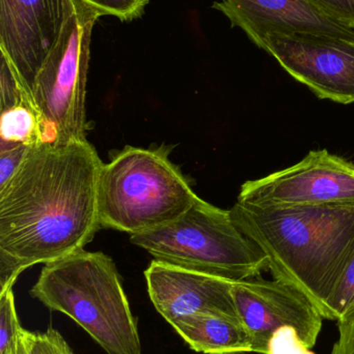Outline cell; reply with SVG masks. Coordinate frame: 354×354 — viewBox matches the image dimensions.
<instances>
[{"instance_id":"6da1fadb","label":"cell","mask_w":354,"mask_h":354,"mask_svg":"<svg viewBox=\"0 0 354 354\" xmlns=\"http://www.w3.org/2000/svg\"><path fill=\"white\" fill-rule=\"evenodd\" d=\"M103 162L89 141L39 143L0 187V292L35 264L85 250L101 226Z\"/></svg>"},{"instance_id":"7a4b0ae2","label":"cell","mask_w":354,"mask_h":354,"mask_svg":"<svg viewBox=\"0 0 354 354\" xmlns=\"http://www.w3.org/2000/svg\"><path fill=\"white\" fill-rule=\"evenodd\" d=\"M236 226L267 256L268 270L311 299L328 303L354 255V205L257 206L237 201Z\"/></svg>"},{"instance_id":"3957f363","label":"cell","mask_w":354,"mask_h":354,"mask_svg":"<svg viewBox=\"0 0 354 354\" xmlns=\"http://www.w3.org/2000/svg\"><path fill=\"white\" fill-rule=\"evenodd\" d=\"M29 293L74 320L106 353L143 354L137 319L106 254L81 250L45 264Z\"/></svg>"},{"instance_id":"277c9868","label":"cell","mask_w":354,"mask_h":354,"mask_svg":"<svg viewBox=\"0 0 354 354\" xmlns=\"http://www.w3.org/2000/svg\"><path fill=\"white\" fill-rule=\"evenodd\" d=\"M168 155L166 147H126L103 164L98 180L101 228L139 234L174 222L195 203L199 196Z\"/></svg>"},{"instance_id":"5b68a950","label":"cell","mask_w":354,"mask_h":354,"mask_svg":"<svg viewBox=\"0 0 354 354\" xmlns=\"http://www.w3.org/2000/svg\"><path fill=\"white\" fill-rule=\"evenodd\" d=\"M130 241L158 261L232 282L268 270L267 256L236 226L230 210L202 198L174 222Z\"/></svg>"},{"instance_id":"8992f818","label":"cell","mask_w":354,"mask_h":354,"mask_svg":"<svg viewBox=\"0 0 354 354\" xmlns=\"http://www.w3.org/2000/svg\"><path fill=\"white\" fill-rule=\"evenodd\" d=\"M99 10L74 0V10L31 86L46 143L85 141L87 71Z\"/></svg>"},{"instance_id":"52a82bcc","label":"cell","mask_w":354,"mask_h":354,"mask_svg":"<svg viewBox=\"0 0 354 354\" xmlns=\"http://www.w3.org/2000/svg\"><path fill=\"white\" fill-rule=\"evenodd\" d=\"M238 202L257 206L354 205V164L326 149L243 183Z\"/></svg>"},{"instance_id":"ba28073f","label":"cell","mask_w":354,"mask_h":354,"mask_svg":"<svg viewBox=\"0 0 354 354\" xmlns=\"http://www.w3.org/2000/svg\"><path fill=\"white\" fill-rule=\"evenodd\" d=\"M258 48L267 52L316 97L354 103V41L317 35H265Z\"/></svg>"},{"instance_id":"9c48e42d","label":"cell","mask_w":354,"mask_h":354,"mask_svg":"<svg viewBox=\"0 0 354 354\" xmlns=\"http://www.w3.org/2000/svg\"><path fill=\"white\" fill-rule=\"evenodd\" d=\"M232 297L241 324L253 343V353L266 354L272 335L293 328L313 349L324 319L309 297L282 281L253 278L235 282Z\"/></svg>"},{"instance_id":"30bf717a","label":"cell","mask_w":354,"mask_h":354,"mask_svg":"<svg viewBox=\"0 0 354 354\" xmlns=\"http://www.w3.org/2000/svg\"><path fill=\"white\" fill-rule=\"evenodd\" d=\"M73 10L74 0H0V52L30 91Z\"/></svg>"},{"instance_id":"8fae6325","label":"cell","mask_w":354,"mask_h":354,"mask_svg":"<svg viewBox=\"0 0 354 354\" xmlns=\"http://www.w3.org/2000/svg\"><path fill=\"white\" fill-rule=\"evenodd\" d=\"M145 278L154 308L170 326L181 318L201 313L239 319L232 281L155 259L145 270Z\"/></svg>"},{"instance_id":"7c38bea8","label":"cell","mask_w":354,"mask_h":354,"mask_svg":"<svg viewBox=\"0 0 354 354\" xmlns=\"http://www.w3.org/2000/svg\"><path fill=\"white\" fill-rule=\"evenodd\" d=\"M212 8L224 14L231 26L242 29L251 43L265 35H317L354 41V30L322 12L311 0H220Z\"/></svg>"},{"instance_id":"4fadbf2b","label":"cell","mask_w":354,"mask_h":354,"mask_svg":"<svg viewBox=\"0 0 354 354\" xmlns=\"http://www.w3.org/2000/svg\"><path fill=\"white\" fill-rule=\"evenodd\" d=\"M172 328L193 351L205 354L253 353V343L238 318L201 313L181 318Z\"/></svg>"},{"instance_id":"5bb4252c","label":"cell","mask_w":354,"mask_h":354,"mask_svg":"<svg viewBox=\"0 0 354 354\" xmlns=\"http://www.w3.org/2000/svg\"><path fill=\"white\" fill-rule=\"evenodd\" d=\"M0 151L20 145H39L44 140L43 122L33 101V95L14 107L1 111L0 118Z\"/></svg>"},{"instance_id":"9a60e30c","label":"cell","mask_w":354,"mask_h":354,"mask_svg":"<svg viewBox=\"0 0 354 354\" xmlns=\"http://www.w3.org/2000/svg\"><path fill=\"white\" fill-rule=\"evenodd\" d=\"M23 330L12 287L0 292V354H16Z\"/></svg>"},{"instance_id":"2e32d148","label":"cell","mask_w":354,"mask_h":354,"mask_svg":"<svg viewBox=\"0 0 354 354\" xmlns=\"http://www.w3.org/2000/svg\"><path fill=\"white\" fill-rule=\"evenodd\" d=\"M354 318V255L328 303V318L337 322Z\"/></svg>"},{"instance_id":"e0dca14e","label":"cell","mask_w":354,"mask_h":354,"mask_svg":"<svg viewBox=\"0 0 354 354\" xmlns=\"http://www.w3.org/2000/svg\"><path fill=\"white\" fill-rule=\"evenodd\" d=\"M22 336L28 354H74L62 334L54 328L44 333L24 330Z\"/></svg>"},{"instance_id":"ac0fdd59","label":"cell","mask_w":354,"mask_h":354,"mask_svg":"<svg viewBox=\"0 0 354 354\" xmlns=\"http://www.w3.org/2000/svg\"><path fill=\"white\" fill-rule=\"evenodd\" d=\"M99 10L103 16H112L122 22L141 18L150 0H80Z\"/></svg>"},{"instance_id":"d6986e66","label":"cell","mask_w":354,"mask_h":354,"mask_svg":"<svg viewBox=\"0 0 354 354\" xmlns=\"http://www.w3.org/2000/svg\"><path fill=\"white\" fill-rule=\"evenodd\" d=\"M266 354H315L310 348L297 330L285 328L272 335Z\"/></svg>"},{"instance_id":"ffe728a7","label":"cell","mask_w":354,"mask_h":354,"mask_svg":"<svg viewBox=\"0 0 354 354\" xmlns=\"http://www.w3.org/2000/svg\"><path fill=\"white\" fill-rule=\"evenodd\" d=\"M322 12L354 30V0H311Z\"/></svg>"},{"instance_id":"44dd1931","label":"cell","mask_w":354,"mask_h":354,"mask_svg":"<svg viewBox=\"0 0 354 354\" xmlns=\"http://www.w3.org/2000/svg\"><path fill=\"white\" fill-rule=\"evenodd\" d=\"M30 147L28 145H20L15 149L0 151V187L6 185L14 176Z\"/></svg>"},{"instance_id":"7402d4cb","label":"cell","mask_w":354,"mask_h":354,"mask_svg":"<svg viewBox=\"0 0 354 354\" xmlns=\"http://www.w3.org/2000/svg\"><path fill=\"white\" fill-rule=\"evenodd\" d=\"M337 324L339 339L330 354H354V318Z\"/></svg>"},{"instance_id":"603a6c76","label":"cell","mask_w":354,"mask_h":354,"mask_svg":"<svg viewBox=\"0 0 354 354\" xmlns=\"http://www.w3.org/2000/svg\"><path fill=\"white\" fill-rule=\"evenodd\" d=\"M22 334H21L20 339H19L18 348H17L16 354H28V351H27L26 346H25L24 340H23Z\"/></svg>"}]
</instances>
